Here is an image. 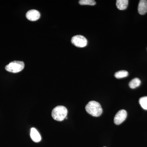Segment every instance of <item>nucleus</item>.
<instances>
[{
  "instance_id": "f257e3e1",
  "label": "nucleus",
  "mask_w": 147,
  "mask_h": 147,
  "mask_svg": "<svg viewBox=\"0 0 147 147\" xmlns=\"http://www.w3.org/2000/svg\"><path fill=\"white\" fill-rule=\"evenodd\" d=\"M87 113L94 117H98L102 114V108L99 102L95 101H90L86 106Z\"/></svg>"
},
{
  "instance_id": "f03ea898",
  "label": "nucleus",
  "mask_w": 147,
  "mask_h": 147,
  "mask_svg": "<svg viewBox=\"0 0 147 147\" xmlns=\"http://www.w3.org/2000/svg\"><path fill=\"white\" fill-rule=\"evenodd\" d=\"M67 110L63 106H57L55 107L52 112V116L55 120L61 121L66 118Z\"/></svg>"
},
{
  "instance_id": "7ed1b4c3",
  "label": "nucleus",
  "mask_w": 147,
  "mask_h": 147,
  "mask_svg": "<svg viewBox=\"0 0 147 147\" xmlns=\"http://www.w3.org/2000/svg\"><path fill=\"white\" fill-rule=\"evenodd\" d=\"M25 64L21 61H13L6 66L7 71L12 73H18L22 71L24 68Z\"/></svg>"
},
{
  "instance_id": "20e7f679",
  "label": "nucleus",
  "mask_w": 147,
  "mask_h": 147,
  "mask_svg": "<svg viewBox=\"0 0 147 147\" xmlns=\"http://www.w3.org/2000/svg\"><path fill=\"white\" fill-rule=\"evenodd\" d=\"M71 42L74 45L78 47H86L88 44V40L86 38L81 35L73 36L71 38Z\"/></svg>"
},
{
  "instance_id": "39448f33",
  "label": "nucleus",
  "mask_w": 147,
  "mask_h": 147,
  "mask_svg": "<svg viewBox=\"0 0 147 147\" xmlns=\"http://www.w3.org/2000/svg\"><path fill=\"white\" fill-rule=\"evenodd\" d=\"M127 117V113L124 110H120L114 117V121L117 125L120 124L125 120Z\"/></svg>"
},
{
  "instance_id": "423d86ee",
  "label": "nucleus",
  "mask_w": 147,
  "mask_h": 147,
  "mask_svg": "<svg viewBox=\"0 0 147 147\" xmlns=\"http://www.w3.org/2000/svg\"><path fill=\"white\" fill-rule=\"evenodd\" d=\"M26 16L27 18L30 21H36L40 17V13L38 11L32 9L27 12Z\"/></svg>"
},
{
  "instance_id": "0eeeda50",
  "label": "nucleus",
  "mask_w": 147,
  "mask_h": 147,
  "mask_svg": "<svg viewBox=\"0 0 147 147\" xmlns=\"http://www.w3.org/2000/svg\"><path fill=\"white\" fill-rule=\"evenodd\" d=\"M138 12L141 15H144L147 12V1L141 0L138 7Z\"/></svg>"
},
{
  "instance_id": "6e6552de",
  "label": "nucleus",
  "mask_w": 147,
  "mask_h": 147,
  "mask_svg": "<svg viewBox=\"0 0 147 147\" xmlns=\"http://www.w3.org/2000/svg\"><path fill=\"white\" fill-rule=\"evenodd\" d=\"M30 137L32 140L36 143L40 142L41 139L39 132L34 128H32L31 129Z\"/></svg>"
},
{
  "instance_id": "1a4fd4ad",
  "label": "nucleus",
  "mask_w": 147,
  "mask_h": 147,
  "mask_svg": "<svg viewBox=\"0 0 147 147\" xmlns=\"http://www.w3.org/2000/svg\"><path fill=\"white\" fill-rule=\"evenodd\" d=\"M128 0H117L116 2V5L119 10H124L128 6Z\"/></svg>"
},
{
  "instance_id": "9d476101",
  "label": "nucleus",
  "mask_w": 147,
  "mask_h": 147,
  "mask_svg": "<svg viewBox=\"0 0 147 147\" xmlns=\"http://www.w3.org/2000/svg\"><path fill=\"white\" fill-rule=\"evenodd\" d=\"M141 83V80L139 78H135L130 81L129 84V86L131 89L136 88L140 86Z\"/></svg>"
},
{
  "instance_id": "9b49d317",
  "label": "nucleus",
  "mask_w": 147,
  "mask_h": 147,
  "mask_svg": "<svg viewBox=\"0 0 147 147\" xmlns=\"http://www.w3.org/2000/svg\"><path fill=\"white\" fill-rule=\"evenodd\" d=\"M128 75V72L126 70H121L116 72L115 76L117 79H121L127 77Z\"/></svg>"
},
{
  "instance_id": "f8f14e48",
  "label": "nucleus",
  "mask_w": 147,
  "mask_h": 147,
  "mask_svg": "<svg viewBox=\"0 0 147 147\" xmlns=\"http://www.w3.org/2000/svg\"><path fill=\"white\" fill-rule=\"evenodd\" d=\"M139 104L141 107L145 110H147V96H143L139 100Z\"/></svg>"
},
{
  "instance_id": "ddd939ff",
  "label": "nucleus",
  "mask_w": 147,
  "mask_h": 147,
  "mask_svg": "<svg viewBox=\"0 0 147 147\" xmlns=\"http://www.w3.org/2000/svg\"><path fill=\"white\" fill-rule=\"evenodd\" d=\"M79 4L81 5H94L95 1L94 0H81L79 1Z\"/></svg>"
},
{
  "instance_id": "4468645a",
  "label": "nucleus",
  "mask_w": 147,
  "mask_h": 147,
  "mask_svg": "<svg viewBox=\"0 0 147 147\" xmlns=\"http://www.w3.org/2000/svg\"></svg>"
}]
</instances>
